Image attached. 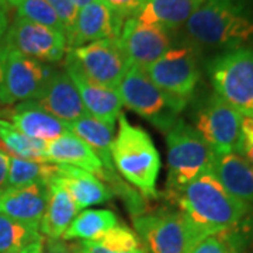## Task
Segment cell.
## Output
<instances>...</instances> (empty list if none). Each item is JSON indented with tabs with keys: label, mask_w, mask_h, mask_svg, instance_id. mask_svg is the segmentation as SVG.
I'll use <instances>...</instances> for the list:
<instances>
[{
	"label": "cell",
	"mask_w": 253,
	"mask_h": 253,
	"mask_svg": "<svg viewBox=\"0 0 253 253\" xmlns=\"http://www.w3.org/2000/svg\"><path fill=\"white\" fill-rule=\"evenodd\" d=\"M168 197L206 235L232 231L251 210L231 196L212 172L201 174Z\"/></svg>",
	"instance_id": "obj_1"
},
{
	"label": "cell",
	"mask_w": 253,
	"mask_h": 253,
	"mask_svg": "<svg viewBox=\"0 0 253 253\" xmlns=\"http://www.w3.org/2000/svg\"><path fill=\"white\" fill-rule=\"evenodd\" d=\"M184 26L200 45L235 49L253 38V18L239 0H206Z\"/></svg>",
	"instance_id": "obj_2"
},
{
	"label": "cell",
	"mask_w": 253,
	"mask_h": 253,
	"mask_svg": "<svg viewBox=\"0 0 253 253\" xmlns=\"http://www.w3.org/2000/svg\"><path fill=\"white\" fill-rule=\"evenodd\" d=\"M114 169L146 197H156L161 156L152 138L141 126H132L124 114L118 118V131L111 145Z\"/></svg>",
	"instance_id": "obj_3"
},
{
	"label": "cell",
	"mask_w": 253,
	"mask_h": 253,
	"mask_svg": "<svg viewBox=\"0 0 253 253\" xmlns=\"http://www.w3.org/2000/svg\"><path fill=\"white\" fill-rule=\"evenodd\" d=\"M165 134L168 151L166 194H172L204 173L212 172L215 152L194 126L177 118Z\"/></svg>",
	"instance_id": "obj_4"
},
{
	"label": "cell",
	"mask_w": 253,
	"mask_h": 253,
	"mask_svg": "<svg viewBox=\"0 0 253 253\" xmlns=\"http://www.w3.org/2000/svg\"><path fill=\"white\" fill-rule=\"evenodd\" d=\"M215 94L242 116L253 118V49L235 48L208 63Z\"/></svg>",
	"instance_id": "obj_5"
},
{
	"label": "cell",
	"mask_w": 253,
	"mask_h": 253,
	"mask_svg": "<svg viewBox=\"0 0 253 253\" xmlns=\"http://www.w3.org/2000/svg\"><path fill=\"white\" fill-rule=\"evenodd\" d=\"M123 106L135 111L156 128L166 132L187 104L173 99L149 79L144 68L131 66L117 86Z\"/></svg>",
	"instance_id": "obj_6"
},
{
	"label": "cell",
	"mask_w": 253,
	"mask_h": 253,
	"mask_svg": "<svg viewBox=\"0 0 253 253\" xmlns=\"http://www.w3.org/2000/svg\"><path fill=\"white\" fill-rule=\"evenodd\" d=\"M135 231L151 253H190L206 235L181 211L132 215Z\"/></svg>",
	"instance_id": "obj_7"
},
{
	"label": "cell",
	"mask_w": 253,
	"mask_h": 253,
	"mask_svg": "<svg viewBox=\"0 0 253 253\" xmlns=\"http://www.w3.org/2000/svg\"><path fill=\"white\" fill-rule=\"evenodd\" d=\"M144 69L161 90L184 104L189 103L200 81L197 55L191 46L170 48Z\"/></svg>",
	"instance_id": "obj_8"
},
{
	"label": "cell",
	"mask_w": 253,
	"mask_h": 253,
	"mask_svg": "<svg viewBox=\"0 0 253 253\" xmlns=\"http://www.w3.org/2000/svg\"><path fill=\"white\" fill-rule=\"evenodd\" d=\"M242 116L217 94L200 109L196 131L217 155L238 152L242 141Z\"/></svg>",
	"instance_id": "obj_9"
},
{
	"label": "cell",
	"mask_w": 253,
	"mask_h": 253,
	"mask_svg": "<svg viewBox=\"0 0 253 253\" xmlns=\"http://www.w3.org/2000/svg\"><path fill=\"white\" fill-rule=\"evenodd\" d=\"M3 44L42 63L61 62L68 52V38L63 33L21 17H16L7 28Z\"/></svg>",
	"instance_id": "obj_10"
},
{
	"label": "cell",
	"mask_w": 253,
	"mask_h": 253,
	"mask_svg": "<svg viewBox=\"0 0 253 253\" xmlns=\"http://www.w3.org/2000/svg\"><path fill=\"white\" fill-rule=\"evenodd\" d=\"M84 75L103 86L117 89L121 79L132 66L118 38L94 41L78 48H68Z\"/></svg>",
	"instance_id": "obj_11"
},
{
	"label": "cell",
	"mask_w": 253,
	"mask_h": 253,
	"mask_svg": "<svg viewBox=\"0 0 253 253\" xmlns=\"http://www.w3.org/2000/svg\"><path fill=\"white\" fill-rule=\"evenodd\" d=\"M65 72L73 82L86 113L100 121L114 126L116 120L123 114L124 107L117 89H111L89 79L69 52H66L65 58Z\"/></svg>",
	"instance_id": "obj_12"
},
{
	"label": "cell",
	"mask_w": 253,
	"mask_h": 253,
	"mask_svg": "<svg viewBox=\"0 0 253 253\" xmlns=\"http://www.w3.org/2000/svg\"><path fill=\"white\" fill-rule=\"evenodd\" d=\"M118 41L129 63L141 68H146L170 49V38L166 30L141 23L135 17L124 21Z\"/></svg>",
	"instance_id": "obj_13"
},
{
	"label": "cell",
	"mask_w": 253,
	"mask_h": 253,
	"mask_svg": "<svg viewBox=\"0 0 253 253\" xmlns=\"http://www.w3.org/2000/svg\"><path fill=\"white\" fill-rule=\"evenodd\" d=\"M126 20L117 16L101 0H96L78 11L71 34L68 36V48H78L94 41L118 38Z\"/></svg>",
	"instance_id": "obj_14"
},
{
	"label": "cell",
	"mask_w": 253,
	"mask_h": 253,
	"mask_svg": "<svg viewBox=\"0 0 253 253\" xmlns=\"http://www.w3.org/2000/svg\"><path fill=\"white\" fill-rule=\"evenodd\" d=\"M48 200V184L36 183L28 186L0 189V214L16 221L40 228Z\"/></svg>",
	"instance_id": "obj_15"
},
{
	"label": "cell",
	"mask_w": 253,
	"mask_h": 253,
	"mask_svg": "<svg viewBox=\"0 0 253 253\" xmlns=\"http://www.w3.org/2000/svg\"><path fill=\"white\" fill-rule=\"evenodd\" d=\"M44 161L54 165L78 168L97 176L99 179H113V174L104 169L99 156L94 154L90 146L71 132H66L46 144Z\"/></svg>",
	"instance_id": "obj_16"
},
{
	"label": "cell",
	"mask_w": 253,
	"mask_h": 253,
	"mask_svg": "<svg viewBox=\"0 0 253 253\" xmlns=\"http://www.w3.org/2000/svg\"><path fill=\"white\" fill-rule=\"evenodd\" d=\"M52 181L69 193L79 211L106 203L113 197V190L97 176L68 165H56Z\"/></svg>",
	"instance_id": "obj_17"
},
{
	"label": "cell",
	"mask_w": 253,
	"mask_h": 253,
	"mask_svg": "<svg viewBox=\"0 0 253 253\" xmlns=\"http://www.w3.org/2000/svg\"><path fill=\"white\" fill-rule=\"evenodd\" d=\"M9 123L21 134L42 142H51L69 132L66 123L51 116L36 100L23 101L7 111Z\"/></svg>",
	"instance_id": "obj_18"
},
{
	"label": "cell",
	"mask_w": 253,
	"mask_h": 253,
	"mask_svg": "<svg viewBox=\"0 0 253 253\" xmlns=\"http://www.w3.org/2000/svg\"><path fill=\"white\" fill-rule=\"evenodd\" d=\"M37 103L63 123H72L87 114L73 82L65 71H55Z\"/></svg>",
	"instance_id": "obj_19"
},
{
	"label": "cell",
	"mask_w": 253,
	"mask_h": 253,
	"mask_svg": "<svg viewBox=\"0 0 253 253\" xmlns=\"http://www.w3.org/2000/svg\"><path fill=\"white\" fill-rule=\"evenodd\" d=\"M212 174L231 196L249 207L253 204V168L242 155L215 154Z\"/></svg>",
	"instance_id": "obj_20"
},
{
	"label": "cell",
	"mask_w": 253,
	"mask_h": 253,
	"mask_svg": "<svg viewBox=\"0 0 253 253\" xmlns=\"http://www.w3.org/2000/svg\"><path fill=\"white\" fill-rule=\"evenodd\" d=\"M69 193L55 181L48 184V200L42 219L40 222V234L46 239H62L65 231L79 214Z\"/></svg>",
	"instance_id": "obj_21"
},
{
	"label": "cell",
	"mask_w": 253,
	"mask_h": 253,
	"mask_svg": "<svg viewBox=\"0 0 253 253\" xmlns=\"http://www.w3.org/2000/svg\"><path fill=\"white\" fill-rule=\"evenodd\" d=\"M206 0H146L134 17L162 30H174L187 23Z\"/></svg>",
	"instance_id": "obj_22"
},
{
	"label": "cell",
	"mask_w": 253,
	"mask_h": 253,
	"mask_svg": "<svg viewBox=\"0 0 253 253\" xmlns=\"http://www.w3.org/2000/svg\"><path fill=\"white\" fill-rule=\"evenodd\" d=\"M66 126L71 134L90 146L99 156L104 169L113 174L116 170L111 159V145L116 136L114 126L91 117L90 114H84L72 123H66Z\"/></svg>",
	"instance_id": "obj_23"
},
{
	"label": "cell",
	"mask_w": 253,
	"mask_h": 253,
	"mask_svg": "<svg viewBox=\"0 0 253 253\" xmlns=\"http://www.w3.org/2000/svg\"><path fill=\"white\" fill-rule=\"evenodd\" d=\"M118 225L117 215L110 210H83L65 231L63 241H97Z\"/></svg>",
	"instance_id": "obj_24"
},
{
	"label": "cell",
	"mask_w": 253,
	"mask_h": 253,
	"mask_svg": "<svg viewBox=\"0 0 253 253\" xmlns=\"http://www.w3.org/2000/svg\"><path fill=\"white\" fill-rule=\"evenodd\" d=\"M56 173V165L40 161H30L18 156H9V170L7 184L11 187L28 186L36 183H45L54 179Z\"/></svg>",
	"instance_id": "obj_25"
},
{
	"label": "cell",
	"mask_w": 253,
	"mask_h": 253,
	"mask_svg": "<svg viewBox=\"0 0 253 253\" xmlns=\"http://www.w3.org/2000/svg\"><path fill=\"white\" fill-rule=\"evenodd\" d=\"M41 238L40 228L0 214V253H17Z\"/></svg>",
	"instance_id": "obj_26"
},
{
	"label": "cell",
	"mask_w": 253,
	"mask_h": 253,
	"mask_svg": "<svg viewBox=\"0 0 253 253\" xmlns=\"http://www.w3.org/2000/svg\"><path fill=\"white\" fill-rule=\"evenodd\" d=\"M16 9H17V17L26 18L36 24H41L56 31H61L66 36L63 24L48 0H18Z\"/></svg>",
	"instance_id": "obj_27"
},
{
	"label": "cell",
	"mask_w": 253,
	"mask_h": 253,
	"mask_svg": "<svg viewBox=\"0 0 253 253\" xmlns=\"http://www.w3.org/2000/svg\"><path fill=\"white\" fill-rule=\"evenodd\" d=\"M97 242L114 253L129 252L142 246L141 239L138 238L135 232L124 225L111 228L100 239H97Z\"/></svg>",
	"instance_id": "obj_28"
},
{
	"label": "cell",
	"mask_w": 253,
	"mask_h": 253,
	"mask_svg": "<svg viewBox=\"0 0 253 253\" xmlns=\"http://www.w3.org/2000/svg\"><path fill=\"white\" fill-rule=\"evenodd\" d=\"M49 4L52 6V9L55 10L56 16L59 17L61 23L65 27L66 31V38L71 34L73 26H75V21L78 17V7L75 6L73 0H48Z\"/></svg>",
	"instance_id": "obj_29"
},
{
	"label": "cell",
	"mask_w": 253,
	"mask_h": 253,
	"mask_svg": "<svg viewBox=\"0 0 253 253\" xmlns=\"http://www.w3.org/2000/svg\"><path fill=\"white\" fill-rule=\"evenodd\" d=\"M101 1L106 6H109L123 20L134 17L146 3V0H101Z\"/></svg>",
	"instance_id": "obj_30"
},
{
	"label": "cell",
	"mask_w": 253,
	"mask_h": 253,
	"mask_svg": "<svg viewBox=\"0 0 253 253\" xmlns=\"http://www.w3.org/2000/svg\"><path fill=\"white\" fill-rule=\"evenodd\" d=\"M190 253H228L224 234L208 235L194 245Z\"/></svg>",
	"instance_id": "obj_31"
},
{
	"label": "cell",
	"mask_w": 253,
	"mask_h": 253,
	"mask_svg": "<svg viewBox=\"0 0 253 253\" xmlns=\"http://www.w3.org/2000/svg\"><path fill=\"white\" fill-rule=\"evenodd\" d=\"M239 154L244 156L253 168V118H242V141Z\"/></svg>",
	"instance_id": "obj_32"
},
{
	"label": "cell",
	"mask_w": 253,
	"mask_h": 253,
	"mask_svg": "<svg viewBox=\"0 0 253 253\" xmlns=\"http://www.w3.org/2000/svg\"><path fill=\"white\" fill-rule=\"evenodd\" d=\"M42 253H73L71 245H66L62 239H46L44 241Z\"/></svg>",
	"instance_id": "obj_33"
},
{
	"label": "cell",
	"mask_w": 253,
	"mask_h": 253,
	"mask_svg": "<svg viewBox=\"0 0 253 253\" xmlns=\"http://www.w3.org/2000/svg\"><path fill=\"white\" fill-rule=\"evenodd\" d=\"M225 236L226 248H228V253H246L242 244V238L238 235L236 232H222Z\"/></svg>",
	"instance_id": "obj_34"
},
{
	"label": "cell",
	"mask_w": 253,
	"mask_h": 253,
	"mask_svg": "<svg viewBox=\"0 0 253 253\" xmlns=\"http://www.w3.org/2000/svg\"><path fill=\"white\" fill-rule=\"evenodd\" d=\"M76 245L82 253H114L99 244L97 241H81Z\"/></svg>",
	"instance_id": "obj_35"
},
{
	"label": "cell",
	"mask_w": 253,
	"mask_h": 253,
	"mask_svg": "<svg viewBox=\"0 0 253 253\" xmlns=\"http://www.w3.org/2000/svg\"><path fill=\"white\" fill-rule=\"evenodd\" d=\"M9 28V17H7V10L0 6V44L4 38V34Z\"/></svg>",
	"instance_id": "obj_36"
},
{
	"label": "cell",
	"mask_w": 253,
	"mask_h": 253,
	"mask_svg": "<svg viewBox=\"0 0 253 253\" xmlns=\"http://www.w3.org/2000/svg\"><path fill=\"white\" fill-rule=\"evenodd\" d=\"M44 238H41V239H38L36 242H33L31 245H28L26 246L24 249H21V251H18L17 253H42V249H44Z\"/></svg>",
	"instance_id": "obj_37"
},
{
	"label": "cell",
	"mask_w": 253,
	"mask_h": 253,
	"mask_svg": "<svg viewBox=\"0 0 253 253\" xmlns=\"http://www.w3.org/2000/svg\"><path fill=\"white\" fill-rule=\"evenodd\" d=\"M7 170H9V163L0 166V189H3L7 184Z\"/></svg>",
	"instance_id": "obj_38"
},
{
	"label": "cell",
	"mask_w": 253,
	"mask_h": 253,
	"mask_svg": "<svg viewBox=\"0 0 253 253\" xmlns=\"http://www.w3.org/2000/svg\"><path fill=\"white\" fill-rule=\"evenodd\" d=\"M18 0H0V6L3 9H9V7H16L17 6Z\"/></svg>",
	"instance_id": "obj_39"
},
{
	"label": "cell",
	"mask_w": 253,
	"mask_h": 253,
	"mask_svg": "<svg viewBox=\"0 0 253 253\" xmlns=\"http://www.w3.org/2000/svg\"><path fill=\"white\" fill-rule=\"evenodd\" d=\"M93 1H96V0H73V3H75V6L78 7V10L86 7L87 4H90Z\"/></svg>",
	"instance_id": "obj_40"
},
{
	"label": "cell",
	"mask_w": 253,
	"mask_h": 253,
	"mask_svg": "<svg viewBox=\"0 0 253 253\" xmlns=\"http://www.w3.org/2000/svg\"><path fill=\"white\" fill-rule=\"evenodd\" d=\"M9 163V155L4 154L3 151H0V166L1 165H7Z\"/></svg>",
	"instance_id": "obj_41"
},
{
	"label": "cell",
	"mask_w": 253,
	"mask_h": 253,
	"mask_svg": "<svg viewBox=\"0 0 253 253\" xmlns=\"http://www.w3.org/2000/svg\"><path fill=\"white\" fill-rule=\"evenodd\" d=\"M124 253H148V251L145 249L144 246L138 248V249H134V251H129V252H124Z\"/></svg>",
	"instance_id": "obj_42"
},
{
	"label": "cell",
	"mask_w": 253,
	"mask_h": 253,
	"mask_svg": "<svg viewBox=\"0 0 253 253\" xmlns=\"http://www.w3.org/2000/svg\"><path fill=\"white\" fill-rule=\"evenodd\" d=\"M72 246V249H73V253H82L81 251H79V248H78V245L75 244V245H71Z\"/></svg>",
	"instance_id": "obj_43"
}]
</instances>
